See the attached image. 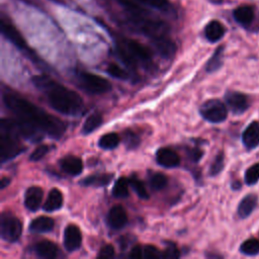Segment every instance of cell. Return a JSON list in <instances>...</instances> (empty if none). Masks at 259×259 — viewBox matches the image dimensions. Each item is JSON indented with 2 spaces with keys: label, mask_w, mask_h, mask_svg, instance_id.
Here are the masks:
<instances>
[{
  "label": "cell",
  "mask_w": 259,
  "mask_h": 259,
  "mask_svg": "<svg viewBox=\"0 0 259 259\" xmlns=\"http://www.w3.org/2000/svg\"><path fill=\"white\" fill-rule=\"evenodd\" d=\"M3 102L18 119L35 126L54 139H60L66 131V125L61 119L47 113L32 102L14 92H5L3 94Z\"/></svg>",
  "instance_id": "1"
},
{
  "label": "cell",
  "mask_w": 259,
  "mask_h": 259,
  "mask_svg": "<svg viewBox=\"0 0 259 259\" xmlns=\"http://www.w3.org/2000/svg\"><path fill=\"white\" fill-rule=\"evenodd\" d=\"M32 83L40 90L56 111L66 115H78L84 110L82 98L75 91L59 84L46 75L32 77Z\"/></svg>",
  "instance_id": "2"
},
{
  "label": "cell",
  "mask_w": 259,
  "mask_h": 259,
  "mask_svg": "<svg viewBox=\"0 0 259 259\" xmlns=\"http://www.w3.org/2000/svg\"><path fill=\"white\" fill-rule=\"evenodd\" d=\"M19 133L16 130L15 120L3 118L0 123V154L1 162L10 160L25 149L18 142Z\"/></svg>",
  "instance_id": "3"
},
{
  "label": "cell",
  "mask_w": 259,
  "mask_h": 259,
  "mask_svg": "<svg viewBox=\"0 0 259 259\" xmlns=\"http://www.w3.org/2000/svg\"><path fill=\"white\" fill-rule=\"evenodd\" d=\"M76 81L78 86L89 94H103L111 89V83L108 80L88 72H79Z\"/></svg>",
  "instance_id": "4"
},
{
  "label": "cell",
  "mask_w": 259,
  "mask_h": 259,
  "mask_svg": "<svg viewBox=\"0 0 259 259\" xmlns=\"http://www.w3.org/2000/svg\"><path fill=\"white\" fill-rule=\"evenodd\" d=\"M22 233V224L18 218L8 211L1 214L0 235L3 240L9 243L16 242Z\"/></svg>",
  "instance_id": "5"
},
{
  "label": "cell",
  "mask_w": 259,
  "mask_h": 259,
  "mask_svg": "<svg viewBox=\"0 0 259 259\" xmlns=\"http://www.w3.org/2000/svg\"><path fill=\"white\" fill-rule=\"evenodd\" d=\"M199 112L205 120L212 123L222 122L228 116L226 105L219 99H209L202 103Z\"/></svg>",
  "instance_id": "6"
},
{
  "label": "cell",
  "mask_w": 259,
  "mask_h": 259,
  "mask_svg": "<svg viewBox=\"0 0 259 259\" xmlns=\"http://www.w3.org/2000/svg\"><path fill=\"white\" fill-rule=\"evenodd\" d=\"M225 100L230 110L235 114H241L249 107L248 96L241 92L228 91L225 95Z\"/></svg>",
  "instance_id": "7"
},
{
  "label": "cell",
  "mask_w": 259,
  "mask_h": 259,
  "mask_svg": "<svg viewBox=\"0 0 259 259\" xmlns=\"http://www.w3.org/2000/svg\"><path fill=\"white\" fill-rule=\"evenodd\" d=\"M63 244L68 252H74L82 244V234L76 225H68L64 231Z\"/></svg>",
  "instance_id": "8"
},
{
  "label": "cell",
  "mask_w": 259,
  "mask_h": 259,
  "mask_svg": "<svg viewBox=\"0 0 259 259\" xmlns=\"http://www.w3.org/2000/svg\"><path fill=\"white\" fill-rule=\"evenodd\" d=\"M0 28H1L2 34L8 40H10L15 47L19 48L20 50H25L27 48L25 39L12 23L2 18L0 21Z\"/></svg>",
  "instance_id": "9"
},
{
  "label": "cell",
  "mask_w": 259,
  "mask_h": 259,
  "mask_svg": "<svg viewBox=\"0 0 259 259\" xmlns=\"http://www.w3.org/2000/svg\"><path fill=\"white\" fill-rule=\"evenodd\" d=\"M124 49L136 61L138 60L140 62L147 63L152 59L151 51L135 39H126L124 44Z\"/></svg>",
  "instance_id": "10"
},
{
  "label": "cell",
  "mask_w": 259,
  "mask_h": 259,
  "mask_svg": "<svg viewBox=\"0 0 259 259\" xmlns=\"http://www.w3.org/2000/svg\"><path fill=\"white\" fill-rule=\"evenodd\" d=\"M156 161L165 168H174L180 164V157L170 148H161L156 153Z\"/></svg>",
  "instance_id": "11"
},
{
  "label": "cell",
  "mask_w": 259,
  "mask_h": 259,
  "mask_svg": "<svg viewBox=\"0 0 259 259\" xmlns=\"http://www.w3.org/2000/svg\"><path fill=\"white\" fill-rule=\"evenodd\" d=\"M127 223V214L121 205H114L107 214V224L111 229L119 230Z\"/></svg>",
  "instance_id": "12"
},
{
  "label": "cell",
  "mask_w": 259,
  "mask_h": 259,
  "mask_svg": "<svg viewBox=\"0 0 259 259\" xmlns=\"http://www.w3.org/2000/svg\"><path fill=\"white\" fill-rule=\"evenodd\" d=\"M44 191L39 186H30L24 194V205L30 211H36L41 203Z\"/></svg>",
  "instance_id": "13"
},
{
  "label": "cell",
  "mask_w": 259,
  "mask_h": 259,
  "mask_svg": "<svg viewBox=\"0 0 259 259\" xmlns=\"http://www.w3.org/2000/svg\"><path fill=\"white\" fill-rule=\"evenodd\" d=\"M60 167L65 173L71 176H77L83 170V162L76 156L68 155L60 160Z\"/></svg>",
  "instance_id": "14"
},
{
  "label": "cell",
  "mask_w": 259,
  "mask_h": 259,
  "mask_svg": "<svg viewBox=\"0 0 259 259\" xmlns=\"http://www.w3.org/2000/svg\"><path fill=\"white\" fill-rule=\"evenodd\" d=\"M242 142L248 150H252L259 145V122L252 121L243 132Z\"/></svg>",
  "instance_id": "15"
},
{
  "label": "cell",
  "mask_w": 259,
  "mask_h": 259,
  "mask_svg": "<svg viewBox=\"0 0 259 259\" xmlns=\"http://www.w3.org/2000/svg\"><path fill=\"white\" fill-rule=\"evenodd\" d=\"M153 42H154V46H155L157 52L163 58H166V59L171 58L176 51L175 44L170 38H168L166 35L154 38Z\"/></svg>",
  "instance_id": "16"
},
{
  "label": "cell",
  "mask_w": 259,
  "mask_h": 259,
  "mask_svg": "<svg viewBox=\"0 0 259 259\" xmlns=\"http://www.w3.org/2000/svg\"><path fill=\"white\" fill-rule=\"evenodd\" d=\"M34 252L40 258L53 259L58 254V247L55 243L49 240H42L35 244Z\"/></svg>",
  "instance_id": "17"
},
{
  "label": "cell",
  "mask_w": 259,
  "mask_h": 259,
  "mask_svg": "<svg viewBox=\"0 0 259 259\" xmlns=\"http://www.w3.org/2000/svg\"><path fill=\"white\" fill-rule=\"evenodd\" d=\"M226 32L225 26L218 20L209 21L204 27V35L210 42H215L220 40Z\"/></svg>",
  "instance_id": "18"
},
{
  "label": "cell",
  "mask_w": 259,
  "mask_h": 259,
  "mask_svg": "<svg viewBox=\"0 0 259 259\" xmlns=\"http://www.w3.org/2000/svg\"><path fill=\"white\" fill-rule=\"evenodd\" d=\"M62 205H63V194H62V192L57 188H53L49 192V194L47 196V199L44 202L42 209L45 211L52 212V211L60 209L62 207Z\"/></svg>",
  "instance_id": "19"
},
{
  "label": "cell",
  "mask_w": 259,
  "mask_h": 259,
  "mask_svg": "<svg viewBox=\"0 0 259 259\" xmlns=\"http://www.w3.org/2000/svg\"><path fill=\"white\" fill-rule=\"evenodd\" d=\"M55 222L52 218L40 215L33 219L29 224V231L33 233H47L54 229Z\"/></svg>",
  "instance_id": "20"
},
{
  "label": "cell",
  "mask_w": 259,
  "mask_h": 259,
  "mask_svg": "<svg viewBox=\"0 0 259 259\" xmlns=\"http://www.w3.org/2000/svg\"><path fill=\"white\" fill-rule=\"evenodd\" d=\"M113 174L109 173H101V174H93L85 177L80 181V184L83 186H94V187H102L110 183L112 180Z\"/></svg>",
  "instance_id": "21"
},
{
  "label": "cell",
  "mask_w": 259,
  "mask_h": 259,
  "mask_svg": "<svg viewBox=\"0 0 259 259\" xmlns=\"http://www.w3.org/2000/svg\"><path fill=\"white\" fill-rule=\"evenodd\" d=\"M235 20L243 26H248L254 19V10L250 6H240L233 12Z\"/></svg>",
  "instance_id": "22"
},
{
  "label": "cell",
  "mask_w": 259,
  "mask_h": 259,
  "mask_svg": "<svg viewBox=\"0 0 259 259\" xmlns=\"http://www.w3.org/2000/svg\"><path fill=\"white\" fill-rule=\"evenodd\" d=\"M257 205V196L255 194H248L238 205V214L241 219L249 217Z\"/></svg>",
  "instance_id": "23"
},
{
  "label": "cell",
  "mask_w": 259,
  "mask_h": 259,
  "mask_svg": "<svg viewBox=\"0 0 259 259\" xmlns=\"http://www.w3.org/2000/svg\"><path fill=\"white\" fill-rule=\"evenodd\" d=\"M102 122H103L102 115L98 112H94L86 118L81 132L83 135H89L92 132H94L97 127H99L102 124Z\"/></svg>",
  "instance_id": "24"
},
{
  "label": "cell",
  "mask_w": 259,
  "mask_h": 259,
  "mask_svg": "<svg viewBox=\"0 0 259 259\" xmlns=\"http://www.w3.org/2000/svg\"><path fill=\"white\" fill-rule=\"evenodd\" d=\"M120 138L117 134L108 133L101 136V138L98 141V146L104 150H112L118 146Z\"/></svg>",
  "instance_id": "25"
},
{
  "label": "cell",
  "mask_w": 259,
  "mask_h": 259,
  "mask_svg": "<svg viewBox=\"0 0 259 259\" xmlns=\"http://www.w3.org/2000/svg\"><path fill=\"white\" fill-rule=\"evenodd\" d=\"M223 53H224V47H219L213 55L210 57V59L207 61L205 69L208 73H212L217 70H219L223 65Z\"/></svg>",
  "instance_id": "26"
},
{
  "label": "cell",
  "mask_w": 259,
  "mask_h": 259,
  "mask_svg": "<svg viewBox=\"0 0 259 259\" xmlns=\"http://www.w3.org/2000/svg\"><path fill=\"white\" fill-rule=\"evenodd\" d=\"M116 2L119 5H121L131 14V16L147 14V11H145L139 4V2L136 0H116Z\"/></svg>",
  "instance_id": "27"
},
{
  "label": "cell",
  "mask_w": 259,
  "mask_h": 259,
  "mask_svg": "<svg viewBox=\"0 0 259 259\" xmlns=\"http://www.w3.org/2000/svg\"><path fill=\"white\" fill-rule=\"evenodd\" d=\"M128 185L130 182L125 177H119L113 185L112 194L114 197L123 198L128 195Z\"/></svg>",
  "instance_id": "28"
},
{
  "label": "cell",
  "mask_w": 259,
  "mask_h": 259,
  "mask_svg": "<svg viewBox=\"0 0 259 259\" xmlns=\"http://www.w3.org/2000/svg\"><path fill=\"white\" fill-rule=\"evenodd\" d=\"M240 251L248 256L257 255L259 253V240L251 238L244 241L240 246Z\"/></svg>",
  "instance_id": "29"
},
{
  "label": "cell",
  "mask_w": 259,
  "mask_h": 259,
  "mask_svg": "<svg viewBox=\"0 0 259 259\" xmlns=\"http://www.w3.org/2000/svg\"><path fill=\"white\" fill-rule=\"evenodd\" d=\"M106 72L108 75H110L111 77L115 78V79H119V80H126L130 78V75L126 71H124L121 67H119L118 65L114 64V63H110L107 67H106Z\"/></svg>",
  "instance_id": "30"
},
{
  "label": "cell",
  "mask_w": 259,
  "mask_h": 259,
  "mask_svg": "<svg viewBox=\"0 0 259 259\" xmlns=\"http://www.w3.org/2000/svg\"><path fill=\"white\" fill-rule=\"evenodd\" d=\"M128 182H130V186L133 188V190L137 193V195L139 197H141L143 199H146L149 197L145 184L139 178L131 177Z\"/></svg>",
  "instance_id": "31"
},
{
  "label": "cell",
  "mask_w": 259,
  "mask_h": 259,
  "mask_svg": "<svg viewBox=\"0 0 259 259\" xmlns=\"http://www.w3.org/2000/svg\"><path fill=\"white\" fill-rule=\"evenodd\" d=\"M168 178L162 173H154L150 178V186L154 190H161L166 187Z\"/></svg>",
  "instance_id": "32"
},
{
  "label": "cell",
  "mask_w": 259,
  "mask_h": 259,
  "mask_svg": "<svg viewBox=\"0 0 259 259\" xmlns=\"http://www.w3.org/2000/svg\"><path fill=\"white\" fill-rule=\"evenodd\" d=\"M122 141L127 149L137 148L140 144V138L131 130H126L122 135Z\"/></svg>",
  "instance_id": "33"
},
{
  "label": "cell",
  "mask_w": 259,
  "mask_h": 259,
  "mask_svg": "<svg viewBox=\"0 0 259 259\" xmlns=\"http://www.w3.org/2000/svg\"><path fill=\"white\" fill-rule=\"evenodd\" d=\"M136 1H138L143 5H146L161 11H165L170 8V3L168 2V0H136Z\"/></svg>",
  "instance_id": "34"
},
{
  "label": "cell",
  "mask_w": 259,
  "mask_h": 259,
  "mask_svg": "<svg viewBox=\"0 0 259 259\" xmlns=\"http://www.w3.org/2000/svg\"><path fill=\"white\" fill-rule=\"evenodd\" d=\"M259 180V163L252 165L245 173V182L248 185H253Z\"/></svg>",
  "instance_id": "35"
},
{
  "label": "cell",
  "mask_w": 259,
  "mask_h": 259,
  "mask_svg": "<svg viewBox=\"0 0 259 259\" xmlns=\"http://www.w3.org/2000/svg\"><path fill=\"white\" fill-rule=\"evenodd\" d=\"M224 161H225V156H224V154L221 152V153H219V154L215 156L213 162L211 163V165H210V167H209V175H210V176H215V175H218L219 173H221V171H222L223 168H224Z\"/></svg>",
  "instance_id": "36"
},
{
  "label": "cell",
  "mask_w": 259,
  "mask_h": 259,
  "mask_svg": "<svg viewBox=\"0 0 259 259\" xmlns=\"http://www.w3.org/2000/svg\"><path fill=\"white\" fill-rule=\"evenodd\" d=\"M50 151V147L48 145H39L37 146L33 152L29 156V161L31 162H37L40 159H42Z\"/></svg>",
  "instance_id": "37"
},
{
  "label": "cell",
  "mask_w": 259,
  "mask_h": 259,
  "mask_svg": "<svg viewBox=\"0 0 259 259\" xmlns=\"http://www.w3.org/2000/svg\"><path fill=\"white\" fill-rule=\"evenodd\" d=\"M144 257L147 259H157L162 257V254L155 246L146 245L144 247Z\"/></svg>",
  "instance_id": "38"
},
{
  "label": "cell",
  "mask_w": 259,
  "mask_h": 259,
  "mask_svg": "<svg viewBox=\"0 0 259 259\" xmlns=\"http://www.w3.org/2000/svg\"><path fill=\"white\" fill-rule=\"evenodd\" d=\"M180 256V252L178 248L173 243H168V246L162 253L163 258H178Z\"/></svg>",
  "instance_id": "39"
},
{
  "label": "cell",
  "mask_w": 259,
  "mask_h": 259,
  "mask_svg": "<svg viewBox=\"0 0 259 259\" xmlns=\"http://www.w3.org/2000/svg\"><path fill=\"white\" fill-rule=\"evenodd\" d=\"M114 248L112 245L110 244H107V245H104L98 252V255L97 257L98 258H110V257H113L114 256Z\"/></svg>",
  "instance_id": "40"
},
{
  "label": "cell",
  "mask_w": 259,
  "mask_h": 259,
  "mask_svg": "<svg viewBox=\"0 0 259 259\" xmlns=\"http://www.w3.org/2000/svg\"><path fill=\"white\" fill-rule=\"evenodd\" d=\"M143 256H144V249L142 248V246L135 245L130 252V257L134 259H139V258H142Z\"/></svg>",
  "instance_id": "41"
},
{
  "label": "cell",
  "mask_w": 259,
  "mask_h": 259,
  "mask_svg": "<svg viewBox=\"0 0 259 259\" xmlns=\"http://www.w3.org/2000/svg\"><path fill=\"white\" fill-rule=\"evenodd\" d=\"M188 155L192 162H197L202 157V151L199 150L198 148H193L189 151Z\"/></svg>",
  "instance_id": "42"
},
{
  "label": "cell",
  "mask_w": 259,
  "mask_h": 259,
  "mask_svg": "<svg viewBox=\"0 0 259 259\" xmlns=\"http://www.w3.org/2000/svg\"><path fill=\"white\" fill-rule=\"evenodd\" d=\"M9 182H10L9 178H7V177H2V178H1V188L3 189V188H5L6 186H8Z\"/></svg>",
  "instance_id": "43"
},
{
  "label": "cell",
  "mask_w": 259,
  "mask_h": 259,
  "mask_svg": "<svg viewBox=\"0 0 259 259\" xmlns=\"http://www.w3.org/2000/svg\"><path fill=\"white\" fill-rule=\"evenodd\" d=\"M224 0H209V2H211L212 4H222Z\"/></svg>",
  "instance_id": "44"
}]
</instances>
